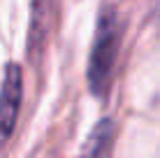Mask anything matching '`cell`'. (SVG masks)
Here are the masks:
<instances>
[{
  "label": "cell",
  "mask_w": 160,
  "mask_h": 158,
  "mask_svg": "<svg viewBox=\"0 0 160 158\" xmlns=\"http://www.w3.org/2000/svg\"><path fill=\"white\" fill-rule=\"evenodd\" d=\"M121 47V23L114 9H104L98 21L95 40H93L91 58H88V89L93 95L102 98L109 89L112 72L118 58Z\"/></svg>",
  "instance_id": "6da1fadb"
},
{
  "label": "cell",
  "mask_w": 160,
  "mask_h": 158,
  "mask_svg": "<svg viewBox=\"0 0 160 158\" xmlns=\"http://www.w3.org/2000/svg\"><path fill=\"white\" fill-rule=\"evenodd\" d=\"M21 93H23L21 68L9 63L2 77V86H0V146L14 133L16 119H19V107H21Z\"/></svg>",
  "instance_id": "7a4b0ae2"
},
{
  "label": "cell",
  "mask_w": 160,
  "mask_h": 158,
  "mask_svg": "<svg viewBox=\"0 0 160 158\" xmlns=\"http://www.w3.org/2000/svg\"><path fill=\"white\" fill-rule=\"evenodd\" d=\"M112 133H114V126L109 119H102L95 128H93L91 137L84 146L79 158H104L109 151V144H112Z\"/></svg>",
  "instance_id": "3957f363"
}]
</instances>
